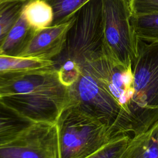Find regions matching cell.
Returning <instances> with one entry per match:
<instances>
[{
	"label": "cell",
	"instance_id": "cell-11",
	"mask_svg": "<svg viewBox=\"0 0 158 158\" xmlns=\"http://www.w3.org/2000/svg\"><path fill=\"white\" fill-rule=\"evenodd\" d=\"M120 158H158V122L131 138Z\"/></svg>",
	"mask_w": 158,
	"mask_h": 158
},
{
	"label": "cell",
	"instance_id": "cell-8",
	"mask_svg": "<svg viewBox=\"0 0 158 158\" xmlns=\"http://www.w3.org/2000/svg\"><path fill=\"white\" fill-rule=\"evenodd\" d=\"M98 81L114 98L122 110V132L127 133L126 115L131 97V67L125 68L114 62L106 56L85 61Z\"/></svg>",
	"mask_w": 158,
	"mask_h": 158
},
{
	"label": "cell",
	"instance_id": "cell-20",
	"mask_svg": "<svg viewBox=\"0 0 158 158\" xmlns=\"http://www.w3.org/2000/svg\"><path fill=\"white\" fill-rule=\"evenodd\" d=\"M131 15L158 12V0H129Z\"/></svg>",
	"mask_w": 158,
	"mask_h": 158
},
{
	"label": "cell",
	"instance_id": "cell-12",
	"mask_svg": "<svg viewBox=\"0 0 158 158\" xmlns=\"http://www.w3.org/2000/svg\"><path fill=\"white\" fill-rule=\"evenodd\" d=\"M35 33L20 13L0 46V55L17 57Z\"/></svg>",
	"mask_w": 158,
	"mask_h": 158
},
{
	"label": "cell",
	"instance_id": "cell-5",
	"mask_svg": "<svg viewBox=\"0 0 158 158\" xmlns=\"http://www.w3.org/2000/svg\"><path fill=\"white\" fill-rule=\"evenodd\" d=\"M62 54L59 60L70 59L79 64L104 55L102 0H90L77 12Z\"/></svg>",
	"mask_w": 158,
	"mask_h": 158
},
{
	"label": "cell",
	"instance_id": "cell-3",
	"mask_svg": "<svg viewBox=\"0 0 158 158\" xmlns=\"http://www.w3.org/2000/svg\"><path fill=\"white\" fill-rule=\"evenodd\" d=\"M56 125L60 158H86L114 136L110 127L74 104L65 105Z\"/></svg>",
	"mask_w": 158,
	"mask_h": 158
},
{
	"label": "cell",
	"instance_id": "cell-13",
	"mask_svg": "<svg viewBox=\"0 0 158 158\" xmlns=\"http://www.w3.org/2000/svg\"><path fill=\"white\" fill-rule=\"evenodd\" d=\"M21 14L35 33L51 26L54 19L52 7L44 0L28 1Z\"/></svg>",
	"mask_w": 158,
	"mask_h": 158
},
{
	"label": "cell",
	"instance_id": "cell-6",
	"mask_svg": "<svg viewBox=\"0 0 158 158\" xmlns=\"http://www.w3.org/2000/svg\"><path fill=\"white\" fill-rule=\"evenodd\" d=\"M80 74L68 88L67 104L79 106L86 112L110 127L113 135L122 133V110L86 64H80Z\"/></svg>",
	"mask_w": 158,
	"mask_h": 158
},
{
	"label": "cell",
	"instance_id": "cell-4",
	"mask_svg": "<svg viewBox=\"0 0 158 158\" xmlns=\"http://www.w3.org/2000/svg\"><path fill=\"white\" fill-rule=\"evenodd\" d=\"M104 52L115 64L131 67L138 52V39L131 23L129 0H102Z\"/></svg>",
	"mask_w": 158,
	"mask_h": 158
},
{
	"label": "cell",
	"instance_id": "cell-10",
	"mask_svg": "<svg viewBox=\"0 0 158 158\" xmlns=\"http://www.w3.org/2000/svg\"><path fill=\"white\" fill-rule=\"evenodd\" d=\"M56 68L54 60L0 55V89L25 75Z\"/></svg>",
	"mask_w": 158,
	"mask_h": 158
},
{
	"label": "cell",
	"instance_id": "cell-9",
	"mask_svg": "<svg viewBox=\"0 0 158 158\" xmlns=\"http://www.w3.org/2000/svg\"><path fill=\"white\" fill-rule=\"evenodd\" d=\"M76 14L64 22L35 33L17 57L54 60L64 51Z\"/></svg>",
	"mask_w": 158,
	"mask_h": 158
},
{
	"label": "cell",
	"instance_id": "cell-7",
	"mask_svg": "<svg viewBox=\"0 0 158 158\" xmlns=\"http://www.w3.org/2000/svg\"><path fill=\"white\" fill-rule=\"evenodd\" d=\"M0 158H60L56 122H34L0 147Z\"/></svg>",
	"mask_w": 158,
	"mask_h": 158
},
{
	"label": "cell",
	"instance_id": "cell-16",
	"mask_svg": "<svg viewBox=\"0 0 158 158\" xmlns=\"http://www.w3.org/2000/svg\"><path fill=\"white\" fill-rule=\"evenodd\" d=\"M27 2H0V46Z\"/></svg>",
	"mask_w": 158,
	"mask_h": 158
},
{
	"label": "cell",
	"instance_id": "cell-17",
	"mask_svg": "<svg viewBox=\"0 0 158 158\" xmlns=\"http://www.w3.org/2000/svg\"><path fill=\"white\" fill-rule=\"evenodd\" d=\"M53 9L54 19L52 25L68 20L74 16L90 0H44Z\"/></svg>",
	"mask_w": 158,
	"mask_h": 158
},
{
	"label": "cell",
	"instance_id": "cell-19",
	"mask_svg": "<svg viewBox=\"0 0 158 158\" xmlns=\"http://www.w3.org/2000/svg\"><path fill=\"white\" fill-rule=\"evenodd\" d=\"M56 62L61 83L68 88H70L79 77L81 71L80 64L70 59H61Z\"/></svg>",
	"mask_w": 158,
	"mask_h": 158
},
{
	"label": "cell",
	"instance_id": "cell-15",
	"mask_svg": "<svg viewBox=\"0 0 158 158\" xmlns=\"http://www.w3.org/2000/svg\"><path fill=\"white\" fill-rule=\"evenodd\" d=\"M131 23L137 39L146 42L158 40V12L131 15Z\"/></svg>",
	"mask_w": 158,
	"mask_h": 158
},
{
	"label": "cell",
	"instance_id": "cell-1",
	"mask_svg": "<svg viewBox=\"0 0 158 158\" xmlns=\"http://www.w3.org/2000/svg\"><path fill=\"white\" fill-rule=\"evenodd\" d=\"M68 101L57 68L25 75L0 89V103L34 122H56Z\"/></svg>",
	"mask_w": 158,
	"mask_h": 158
},
{
	"label": "cell",
	"instance_id": "cell-14",
	"mask_svg": "<svg viewBox=\"0 0 158 158\" xmlns=\"http://www.w3.org/2000/svg\"><path fill=\"white\" fill-rule=\"evenodd\" d=\"M32 123L0 103V147L14 139Z\"/></svg>",
	"mask_w": 158,
	"mask_h": 158
},
{
	"label": "cell",
	"instance_id": "cell-18",
	"mask_svg": "<svg viewBox=\"0 0 158 158\" xmlns=\"http://www.w3.org/2000/svg\"><path fill=\"white\" fill-rule=\"evenodd\" d=\"M130 138L127 133L115 136L98 151L86 158H120Z\"/></svg>",
	"mask_w": 158,
	"mask_h": 158
},
{
	"label": "cell",
	"instance_id": "cell-21",
	"mask_svg": "<svg viewBox=\"0 0 158 158\" xmlns=\"http://www.w3.org/2000/svg\"><path fill=\"white\" fill-rule=\"evenodd\" d=\"M31 0H0V2H28Z\"/></svg>",
	"mask_w": 158,
	"mask_h": 158
},
{
	"label": "cell",
	"instance_id": "cell-2",
	"mask_svg": "<svg viewBox=\"0 0 158 158\" xmlns=\"http://www.w3.org/2000/svg\"><path fill=\"white\" fill-rule=\"evenodd\" d=\"M131 71L126 123L128 133L134 136L158 122V40L146 42L138 39V52Z\"/></svg>",
	"mask_w": 158,
	"mask_h": 158
}]
</instances>
